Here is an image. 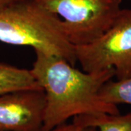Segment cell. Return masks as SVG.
<instances>
[{
  "mask_svg": "<svg viewBox=\"0 0 131 131\" xmlns=\"http://www.w3.org/2000/svg\"><path fill=\"white\" fill-rule=\"evenodd\" d=\"M35 54L30 70L45 94L42 130L77 116L119 114L117 105L104 101L99 94L103 84L114 77V69L82 71L61 57L40 51Z\"/></svg>",
  "mask_w": 131,
  "mask_h": 131,
  "instance_id": "1",
  "label": "cell"
},
{
  "mask_svg": "<svg viewBox=\"0 0 131 131\" xmlns=\"http://www.w3.org/2000/svg\"><path fill=\"white\" fill-rule=\"evenodd\" d=\"M84 71L112 68L117 80L131 77V9H121L112 24L98 37L75 46Z\"/></svg>",
  "mask_w": 131,
  "mask_h": 131,
  "instance_id": "3",
  "label": "cell"
},
{
  "mask_svg": "<svg viewBox=\"0 0 131 131\" xmlns=\"http://www.w3.org/2000/svg\"><path fill=\"white\" fill-rule=\"evenodd\" d=\"M0 42L28 46L77 63L75 46L61 19L32 0H21L0 9Z\"/></svg>",
  "mask_w": 131,
  "mask_h": 131,
  "instance_id": "2",
  "label": "cell"
},
{
  "mask_svg": "<svg viewBox=\"0 0 131 131\" xmlns=\"http://www.w3.org/2000/svg\"><path fill=\"white\" fill-rule=\"evenodd\" d=\"M21 0H0V9L5 7L7 6L13 5L14 3H16L18 2H20Z\"/></svg>",
  "mask_w": 131,
  "mask_h": 131,
  "instance_id": "10",
  "label": "cell"
},
{
  "mask_svg": "<svg viewBox=\"0 0 131 131\" xmlns=\"http://www.w3.org/2000/svg\"><path fill=\"white\" fill-rule=\"evenodd\" d=\"M73 121L84 126L97 127L99 131H131V112L80 115L74 117Z\"/></svg>",
  "mask_w": 131,
  "mask_h": 131,
  "instance_id": "7",
  "label": "cell"
},
{
  "mask_svg": "<svg viewBox=\"0 0 131 131\" xmlns=\"http://www.w3.org/2000/svg\"><path fill=\"white\" fill-rule=\"evenodd\" d=\"M40 131H99L97 127L92 126H84L72 121L71 123H63L47 130Z\"/></svg>",
  "mask_w": 131,
  "mask_h": 131,
  "instance_id": "9",
  "label": "cell"
},
{
  "mask_svg": "<svg viewBox=\"0 0 131 131\" xmlns=\"http://www.w3.org/2000/svg\"><path fill=\"white\" fill-rule=\"evenodd\" d=\"M28 90H42L30 69L0 63V95Z\"/></svg>",
  "mask_w": 131,
  "mask_h": 131,
  "instance_id": "6",
  "label": "cell"
},
{
  "mask_svg": "<svg viewBox=\"0 0 131 131\" xmlns=\"http://www.w3.org/2000/svg\"><path fill=\"white\" fill-rule=\"evenodd\" d=\"M102 100L109 103L131 105V77L123 80H109L100 90Z\"/></svg>",
  "mask_w": 131,
  "mask_h": 131,
  "instance_id": "8",
  "label": "cell"
},
{
  "mask_svg": "<svg viewBox=\"0 0 131 131\" xmlns=\"http://www.w3.org/2000/svg\"><path fill=\"white\" fill-rule=\"evenodd\" d=\"M61 19L74 46L102 34L120 11L122 0H32Z\"/></svg>",
  "mask_w": 131,
  "mask_h": 131,
  "instance_id": "4",
  "label": "cell"
},
{
  "mask_svg": "<svg viewBox=\"0 0 131 131\" xmlns=\"http://www.w3.org/2000/svg\"><path fill=\"white\" fill-rule=\"evenodd\" d=\"M45 109L43 90L11 92L0 95V131H40Z\"/></svg>",
  "mask_w": 131,
  "mask_h": 131,
  "instance_id": "5",
  "label": "cell"
}]
</instances>
